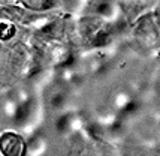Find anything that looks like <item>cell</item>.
Masks as SVG:
<instances>
[{
	"label": "cell",
	"mask_w": 160,
	"mask_h": 156,
	"mask_svg": "<svg viewBox=\"0 0 160 156\" xmlns=\"http://www.w3.org/2000/svg\"><path fill=\"white\" fill-rule=\"evenodd\" d=\"M30 63V50L27 45L18 41L3 54V83H14L24 74Z\"/></svg>",
	"instance_id": "obj_1"
},
{
	"label": "cell",
	"mask_w": 160,
	"mask_h": 156,
	"mask_svg": "<svg viewBox=\"0 0 160 156\" xmlns=\"http://www.w3.org/2000/svg\"><path fill=\"white\" fill-rule=\"evenodd\" d=\"M54 14H57V12H54ZM54 14H35V12L24 9L17 2H2V8H0L2 20H8V21L14 23L15 26H22V27L36 26V23L39 21L43 23Z\"/></svg>",
	"instance_id": "obj_2"
},
{
	"label": "cell",
	"mask_w": 160,
	"mask_h": 156,
	"mask_svg": "<svg viewBox=\"0 0 160 156\" xmlns=\"http://www.w3.org/2000/svg\"><path fill=\"white\" fill-rule=\"evenodd\" d=\"M108 26V21L93 15H81L75 24V33L79 44L85 48H93L99 35Z\"/></svg>",
	"instance_id": "obj_3"
},
{
	"label": "cell",
	"mask_w": 160,
	"mask_h": 156,
	"mask_svg": "<svg viewBox=\"0 0 160 156\" xmlns=\"http://www.w3.org/2000/svg\"><path fill=\"white\" fill-rule=\"evenodd\" d=\"M132 33L135 39H138L145 47H157L160 44V29L154 20L153 11L144 15L139 21L132 27Z\"/></svg>",
	"instance_id": "obj_4"
},
{
	"label": "cell",
	"mask_w": 160,
	"mask_h": 156,
	"mask_svg": "<svg viewBox=\"0 0 160 156\" xmlns=\"http://www.w3.org/2000/svg\"><path fill=\"white\" fill-rule=\"evenodd\" d=\"M117 5L123 14L124 21L132 29L144 15L151 12L157 3H153V2H118Z\"/></svg>",
	"instance_id": "obj_5"
},
{
	"label": "cell",
	"mask_w": 160,
	"mask_h": 156,
	"mask_svg": "<svg viewBox=\"0 0 160 156\" xmlns=\"http://www.w3.org/2000/svg\"><path fill=\"white\" fill-rule=\"evenodd\" d=\"M17 3L35 14H54L62 8V3L57 0H20Z\"/></svg>",
	"instance_id": "obj_6"
},
{
	"label": "cell",
	"mask_w": 160,
	"mask_h": 156,
	"mask_svg": "<svg viewBox=\"0 0 160 156\" xmlns=\"http://www.w3.org/2000/svg\"><path fill=\"white\" fill-rule=\"evenodd\" d=\"M118 6L117 3H108V2H88L82 6V15H93L99 18H111L114 15V8Z\"/></svg>",
	"instance_id": "obj_7"
},
{
	"label": "cell",
	"mask_w": 160,
	"mask_h": 156,
	"mask_svg": "<svg viewBox=\"0 0 160 156\" xmlns=\"http://www.w3.org/2000/svg\"><path fill=\"white\" fill-rule=\"evenodd\" d=\"M9 138H11L9 149L3 150V155L5 156H22V153L26 152V146H24L22 138L18 137V135H15V134H11Z\"/></svg>",
	"instance_id": "obj_8"
},
{
	"label": "cell",
	"mask_w": 160,
	"mask_h": 156,
	"mask_svg": "<svg viewBox=\"0 0 160 156\" xmlns=\"http://www.w3.org/2000/svg\"><path fill=\"white\" fill-rule=\"evenodd\" d=\"M0 35H2V41L6 44L9 41H12L17 35V26L14 23L8 21V20H2V30H0Z\"/></svg>",
	"instance_id": "obj_9"
},
{
	"label": "cell",
	"mask_w": 160,
	"mask_h": 156,
	"mask_svg": "<svg viewBox=\"0 0 160 156\" xmlns=\"http://www.w3.org/2000/svg\"><path fill=\"white\" fill-rule=\"evenodd\" d=\"M153 15H154V20H156V23H157V26H159V29H160V3H157V5H156V8L153 9Z\"/></svg>",
	"instance_id": "obj_10"
}]
</instances>
